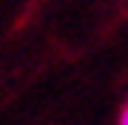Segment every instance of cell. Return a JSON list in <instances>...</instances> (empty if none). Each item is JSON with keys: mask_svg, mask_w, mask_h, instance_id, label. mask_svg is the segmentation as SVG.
Returning a JSON list of instances; mask_svg holds the SVG:
<instances>
[{"mask_svg": "<svg viewBox=\"0 0 128 125\" xmlns=\"http://www.w3.org/2000/svg\"><path fill=\"white\" fill-rule=\"evenodd\" d=\"M119 125H128V104H125V110H122V116H119Z\"/></svg>", "mask_w": 128, "mask_h": 125, "instance_id": "6da1fadb", "label": "cell"}]
</instances>
